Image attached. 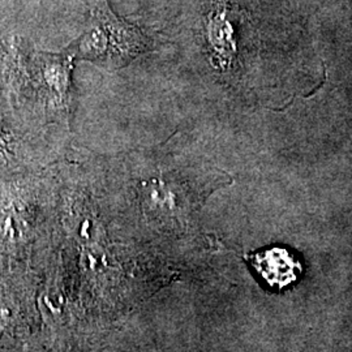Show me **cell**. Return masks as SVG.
I'll list each match as a JSON object with an SVG mask.
<instances>
[{
    "label": "cell",
    "instance_id": "obj_3",
    "mask_svg": "<svg viewBox=\"0 0 352 352\" xmlns=\"http://www.w3.org/2000/svg\"><path fill=\"white\" fill-rule=\"evenodd\" d=\"M20 232L17 219L13 218L12 215H6L0 219V235L3 238H11L14 239Z\"/></svg>",
    "mask_w": 352,
    "mask_h": 352
},
{
    "label": "cell",
    "instance_id": "obj_1",
    "mask_svg": "<svg viewBox=\"0 0 352 352\" xmlns=\"http://www.w3.org/2000/svg\"><path fill=\"white\" fill-rule=\"evenodd\" d=\"M151 49V38L116 16L107 0H90L88 25L64 52L71 58L119 68Z\"/></svg>",
    "mask_w": 352,
    "mask_h": 352
},
{
    "label": "cell",
    "instance_id": "obj_4",
    "mask_svg": "<svg viewBox=\"0 0 352 352\" xmlns=\"http://www.w3.org/2000/svg\"><path fill=\"white\" fill-rule=\"evenodd\" d=\"M4 318V312L0 309V321Z\"/></svg>",
    "mask_w": 352,
    "mask_h": 352
},
{
    "label": "cell",
    "instance_id": "obj_2",
    "mask_svg": "<svg viewBox=\"0 0 352 352\" xmlns=\"http://www.w3.org/2000/svg\"><path fill=\"white\" fill-rule=\"evenodd\" d=\"M256 273L273 289L294 283L302 273L300 261L285 248H266L247 256Z\"/></svg>",
    "mask_w": 352,
    "mask_h": 352
}]
</instances>
